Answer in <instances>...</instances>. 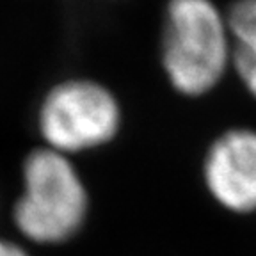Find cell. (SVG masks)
Segmentation results:
<instances>
[{
  "mask_svg": "<svg viewBox=\"0 0 256 256\" xmlns=\"http://www.w3.org/2000/svg\"><path fill=\"white\" fill-rule=\"evenodd\" d=\"M160 68L185 98L212 92L232 70L226 12L214 0H168L158 43Z\"/></svg>",
  "mask_w": 256,
  "mask_h": 256,
  "instance_id": "obj_1",
  "label": "cell"
},
{
  "mask_svg": "<svg viewBox=\"0 0 256 256\" xmlns=\"http://www.w3.org/2000/svg\"><path fill=\"white\" fill-rule=\"evenodd\" d=\"M88 212V187L72 156L44 146L30 150L12 208L18 232L36 244H60L84 226Z\"/></svg>",
  "mask_w": 256,
  "mask_h": 256,
  "instance_id": "obj_2",
  "label": "cell"
},
{
  "mask_svg": "<svg viewBox=\"0 0 256 256\" xmlns=\"http://www.w3.org/2000/svg\"><path fill=\"white\" fill-rule=\"evenodd\" d=\"M123 105L116 92L89 76L56 82L36 108L41 146L72 158L112 144L123 130Z\"/></svg>",
  "mask_w": 256,
  "mask_h": 256,
  "instance_id": "obj_3",
  "label": "cell"
},
{
  "mask_svg": "<svg viewBox=\"0 0 256 256\" xmlns=\"http://www.w3.org/2000/svg\"><path fill=\"white\" fill-rule=\"evenodd\" d=\"M203 182L210 196L235 214L256 210V130L236 126L210 142L203 158Z\"/></svg>",
  "mask_w": 256,
  "mask_h": 256,
  "instance_id": "obj_4",
  "label": "cell"
},
{
  "mask_svg": "<svg viewBox=\"0 0 256 256\" xmlns=\"http://www.w3.org/2000/svg\"><path fill=\"white\" fill-rule=\"evenodd\" d=\"M226 18L232 36V70L256 98V0H235Z\"/></svg>",
  "mask_w": 256,
  "mask_h": 256,
  "instance_id": "obj_5",
  "label": "cell"
},
{
  "mask_svg": "<svg viewBox=\"0 0 256 256\" xmlns=\"http://www.w3.org/2000/svg\"><path fill=\"white\" fill-rule=\"evenodd\" d=\"M0 256H27V252L20 246L12 244L6 238H0Z\"/></svg>",
  "mask_w": 256,
  "mask_h": 256,
  "instance_id": "obj_6",
  "label": "cell"
}]
</instances>
